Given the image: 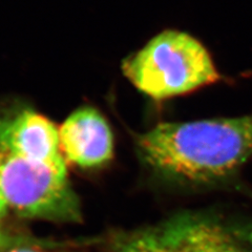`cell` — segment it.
Instances as JSON below:
<instances>
[{"label":"cell","mask_w":252,"mask_h":252,"mask_svg":"<svg viewBox=\"0 0 252 252\" xmlns=\"http://www.w3.org/2000/svg\"><path fill=\"white\" fill-rule=\"evenodd\" d=\"M154 170L191 185L233 178L252 158V114L190 122H163L137 137Z\"/></svg>","instance_id":"1"},{"label":"cell","mask_w":252,"mask_h":252,"mask_svg":"<svg viewBox=\"0 0 252 252\" xmlns=\"http://www.w3.org/2000/svg\"><path fill=\"white\" fill-rule=\"evenodd\" d=\"M124 76L155 100L198 91L220 80L208 50L184 32L167 30L122 63Z\"/></svg>","instance_id":"2"},{"label":"cell","mask_w":252,"mask_h":252,"mask_svg":"<svg viewBox=\"0 0 252 252\" xmlns=\"http://www.w3.org/2000/svg\"><path fill=\"white\" fill-rule=\"evenodd\" d=\"M0 186L7 209L23 218L79 222L81 209L67 173L3 154Z\"/></svg>","instance_id":"3"},{"label":"cell","mask_w":252,"mask_h":252,"mask_svg":"<svg viewBox=\"0 0 252 252\" xmlns=\"http://www.w3.org/2000/svg\"><path fill=\"white\" fill-rule=\"evenodd\" d=\"M0 149L5 155L42 163L67 173L59 129L32 108L0 109Z\"/></svg>","instance_id":"4"},{"label":"cell","mask_w":252,"mask_h":252,"mask_svg":"<svg viewBox=\"0 0 252 252\" xmlns=\"http://www.w3.org/2000/svg\"><path fill=\"white\" fill-rule=\"evenodd\" d=\"M159 230L167 252H252V233L214 219L184 215Z\"/></svg>","instance_id":"5"},{"label":"cell","mask_w":252,"mask_h":252,"mask_svg":"<svg viewBox=\"0 0 252 252\" xmlns=\"http://www.w3.org/2000/svg\"><path fill=\"white\" fill-rule=\"evenodd\" d=\"M61 153L79 167L92 168L108 162L114 154V137L105 118L93 107L79 108L59 128Z\"/></svg>","instance_id":"6"},{"label":"cell","mask_w":252,"mask_h":252,"mask_svg":"<svg viewBox=\"0 0 252 252\" xmlns=\"http://www.w3.org/2000/svg\"><path fill=\"white\" fill-rule=\"evenodd\" d=\"M112 252H167L159 228L128 235L118 242Z\"/></svg>","instance_id":"7"},{"label":"cell","mask_w":252,"mask_h":252,"mask_svg":"<svg viewBox=\"0 0 252 252\" xmlns=\"http://www.w3.org/2000/svg\"><path fill=\"white\" fill-rule=\"evenodd\" d=\"M2 158H3V153H2L1 149H0V168H1ZM6 211H7V206H6L5 201L3 199L2 192H1V186H0V222H1V220L5 217Z\"/></svg>","instance_id":"8"},{"label":"cell","mask_w":252,"mask_h":252,"mask_svg":"<svg viewBox=\"0 0 252 252\" xmlns=\"http://www.w3.org/2000/svg\"><path fill=\"white\" fill-rule=\"evenodd\" d=\"M4 252H49V251L39 250V249L28 247V246H16V247L7 249V250L4 251Z\"/></svg>","instance_id":"9"},{"label":"cell","mask_w":252,"mask_h":252,"mask_svg":"<svg viewBox=\"0 0 252 252\" xmlns=\"http://www.w3.org/2000/svg\"><path fill=\"white\" fill-rule=\"evenodd\" d=\"M5 243H6V241H5L4 235L0 232V249H1L5 245Z\"/></svg>","instance_id":"10"}]
</instances>
